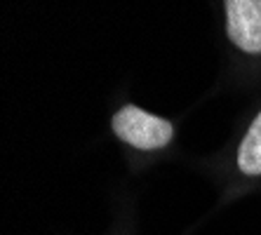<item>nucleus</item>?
Returning <instances> with one entry per match:
<instances>
[{
    "instance_id": "f257e3e1",
    "label": "nucleus",
    "mask_w": 261,
    "mask_h": 235,
    "mask_svg": "<svg viewBox=\"0 0 261 235\" xmlns=\"http://www.w3.org/2000/svg\"><path fill=\"white\" fill-rule=\"evenodd\" d=\"M113 132L134 148L153 151V148H163L165 144H170L172 125L137 106H125L113 118Z\"/></svg>"
},
{
    "instance_id": "f03ea898",
    "label": "nucleus",
    "mask_w": 261,
    "mask_h": 235,
    "mask_svg": "<svg viewBox=\"0 0 261 235\" xmlns=\"http://www.w3.org/2000/svg\"><path fill=\"white\" fill-rule=\"evenodd\" d=\"M226 21L233 45L261 55V0H226Z\"/></svg>"
},
{
    "instance_id": "7ed1b4c3",
    "label": "nucleus",
    "mask_w": 261,
    "mask_h": 235,
    "mask_svg": "<svg viewBox=\"0 0 261 235\" xmlns=\"http://www.w3.org/2000/svg\"><path fill=\"white\" fill-rule=\"evenodd\" d=\"M238 167L240 172L249 176L261 174V113L254 118V122L249 125L247 137L240 144L238 151Z\"/></svg>"
}]
</instances>
